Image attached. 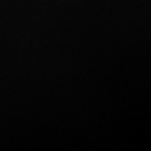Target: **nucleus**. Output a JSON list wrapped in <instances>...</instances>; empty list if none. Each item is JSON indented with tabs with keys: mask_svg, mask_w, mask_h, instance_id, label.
Instances as JSON below:
<instances>
[]
</instances>
